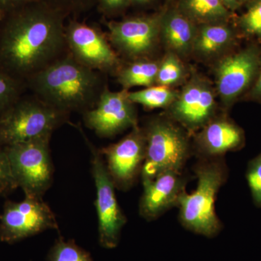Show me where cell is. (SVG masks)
<instances>
[{
  "label": "cell",
  "mask_w": 261,
  "mask_h": 261,
  "mask_svg": "<svg viewBox=\"0 0 261 261\" xmlns=\"http://www.w3.org/2000/svg\"><path fill=\"white\" fill-rule=\"evenodd\" d=\"M64 15L39 1L5 13L0 27V66L25 82L64 56Z\"/></svg>",
  "instance_id": "1"
},
{
  "label": "cell",
  "mask_w": 261,
  "mask_h": 261,
  "mask_svg": "<svg viewBox=\"0 0 261 261\" xmlns=\"http://www.w3.org/2000/svg\"><path fill=\"white\" fill-rule=\"evenodd\" d=\"M102 74L81 64L68 51L25 83L36 97L51 107L83 115L95 107L107 87Z\"/></svg>",
  "instance_id": "2"
},
{
  "label": "cell",
  "mask_w": 261,
  "mask_h": 261,
  "mask_svg": "<svg viewBox=\"0 0 261 261\" xmlns=\"http://www.w3.org/2000/svg\"><path fill=\"white\" fill-rule=\"evenodd\" d=\"M197 179L196 190L180 197L178 221L184 228L207 238H214L224 228L216 212V200L228 177L224 157L197 159L193 167Z\"/></svg>",
  "instance_id": "3"
},
{
  "label": "cell",
  "mask_w": 261,
  "mask_h": 261,
  "mask_svg": "<svg viewBox=\"0 0 261 261\" xmlns=\"http://www.w3.org/2000/svg\"><path fill=\"white\" fill-rule=\"evenodd\" d=\"M146 140L141 178L152 179L167 171H185L193 156L191 135L169 117L150 118L142 127Z\"/></svg>",
  "instance_id": "4"
},
{
  "label": "cell",
  "mask_w": 261,
  "mask_h": 261,
  "mask_svg": "<svg viewBox=\"0 0 261 261\" xmlns=\"http://www.w3.org/2000/svg\"><path fill=\"white\" fill-rule=\"evenodd\" d=\"M63 112L34 97H20L0 117V144L8 146L53 135L69 121Z\"/></svg>",
  "instance_id": "5"
},
{
  "label": "cell",
  "mask_w": 261,
  "mask_h": 261,
  "mask_svg": "<svg viewBox=\"0 0 261 261\" xmlns=\"http://www.w3.org/2000/svg\"><path fill=\"white\" fill-rule=\"evenodd\" d=\"M51 136L6 147L17 185L25 197L42 198L53 181Z\"/></svg>",
  "instance_id": "6"
},
{
  "label": "cell",
  "mask_w": 261,
  "mask_h": 261,
  "mask_svg": "<svg viewBox=\"0 0 261 261\" xmlns=\"http://www.w3.org/2000/svg\"><path fill=\"white\" fill-rule=\"evenodd\" d=\"M91 152V165L96 188L95 206L98 219V235L101 246L113 249L118 246L127 218L117 200L114 183L110 176L104 158L80 129Z\"/></svg>",
  "instance_id": "7"
},
{
  "label": "cell",
  "mask_w": 261,
  "mask_h": 261,
  "mask_svg": "<svg viewBox=\"0 0 261 261\" xmlns=\"http://www.w3.org/2000/svg\"><path fill=\"white\" fill-rule=\"evenodd\" d=\"M58 229L56 216L42 198L25 197L23 201L5 202L0 214V240L13 244L42 233Z\"/></svg>",
  "instance_id": "8"
},
{
  "label": "cell",
  "mask_w": 261,
  "mask_h": 261,
  "mask_svg": "<svg viewBox=\"0 0 261 261\" xmlns=\"http://www.w3.org/2000/svg\"><path fill=\"white\" fill-rule=\"evenodd\" d=\"M65 35L68 53L81 64L102 73L121 68L119 57L99 29L73 20L65 27Z\"/></svg>",
  "instance_id": "9"
},
{
  "label": "cell",
  "mask_w": 261,
  "mask_h": 261,
  "mask_svg": "<svg viewBox=\"0 0 261 261\" xmlns=\"http://www.w3.org/2000/svg\"><path fill=\"white\" fill-rule=\"evenodd\" d=\"M214 92L208 81L194 75L168 108L167 116L190 135H195L218 115Z\"/></svg>",
  "instance_id": "10"
},
{
  "label": "cell",
  "mask_w": 261,
  "mask_h": 261,
  "mask_svg": "<svg viewBox=\"0 0 261 261\" xmlns=\"http://www.w3.org/2000/svg\"><path fill=\"white\" fill-rule=\"evenodd\" d=\"M161 18L156 15L107 22L108 40L130 61L148 58L161 42Z\"/></svg>",
  "instance_id": "11"
},
{
  "label": "cell",
  "mask_w": 261,
  "mask_h": 261,
  "mask_svg": "<svg viewBox=\"0 0 261 261\" xmlns=\"http://www.w3.org/2000/svg\"><path fill=\"white\" fill-rule=\"evenodd\" d=\"M260 51L249 47L221 58L215 68L216 91L225 108L232 106L256 80Z\"/></svg>",
  "instance_id": "12"
},
{
  "label": "cell",
  "mask_w": 261,
  "mask_h": 261,
  "mask_svg": "<svg viewBox=\"0 0 261 261\" xmlns=\"http://www.w3.org/2000/svg\"><path fill=\"white\" fill-rule=\"evenodd\" d=\"M115 187L127 191L141 176L145 162L146 140L142 127L132 128L130 133L116 143L99 149Z\"/></svg>",
  "instance_id": "13"
},
{
  "label": "cell",
  "mask_w": 261,
  "mask_h": 261,
  "mask_svg": "<svg viewBox=\"0 0 261 261\" xmlns=\"http://www.w3.org/2000/svg\"><path fill=\"white\" fill-rule=\"evenodd\" d=\"M128 93L126 89L113 92L106 87L95 107L83 114L87 128L108 138L138 126L135 104Z\"/></svg>",
  "instance_id": "14"
},
{
  "label": "cell",
  "mask_w": 261,
  "mask_h": 261,
  "mask_svg": "<svg viewBox=\"0 0 261 261\" xmlns=\"http://www.w3.org/2000/svg\"><path fill=\"white\" fill-rule=\"evenodd\" d=\"M190 180L185 171H164L152 179L142 178L143 193L139 203L141 217L147 221H154L177 207Z\"/></svg>",
  "instance_id": "15"
},
{
  "label": "cell",
  "mask_w": 261,
  "mask_h": 261,
  "mask_svg": "<svg viewBox=\"0 0 261 261\" xmlns=\"http://www.w3.org/2000/svg\"><path fill=\"white\" fill-rule=\"evenodd\" d=\"M193 136V156L197 159L224 157L228 152L240 150L245 144L243 128L226 116L217 115Z\"/></svg>",
  "instance_id": "16"
},
{
  "label": "cell",
  "mask_w": 261,
  "mask_h": 261,
  "mask_svg": "<svg viewBox=\"0 0 261 261\" xmlns=\"http://www.w3.org/2000/svg\"><path fill=\"white\" fill-rule=\"evenodd\" d=\"M198 25L178 9H170L161 15L160 37L168 51L180 58H186L193 51Z\"/></svg>",
  "instance_id": "17"
},
{
  "label": "cell",
  "mask_w": 261,
  "mask_h": 261,
  "mask_svg": "<svg viewBox=\"0 0 261 261\" xmlns=\"http://www.w3.org/2000/svg\"><path fill=\"white\" fill-rule=\"evenodd\" d=\"M234 40V32L226 23L200 25L192 53L202 58H214L231 47Z\"/></svg>",
  "instance_id": "18"
},
{
  "label": "cell",
  "mask_w": 261,
  "mask_h": 261,
  "mask_svg": "<svg viewBox=\"0 0 261 261\" xmlns=\"http://www.w3.org/2000/svg\"><path fill=\"white\" fill-rule=\"evenodd\" d=\"M177 9L197 25L226 23L231 15L222 0H179Z\"/></svg>",
  "instance_id": "19"
},
{
  "label": "cell",
  "mask_w": 261,
  "mask_h": 261,
  "mask_svg": "<svg viewBox=\"0 0 261 261\" xmlns=\"http://www.w3.org/2000/svg\"><path fill=\"white\" fill-rule=\"evenodd\" d=\"M160 61L144 58L136 60L117 72V80L123 89L135 87H149L156 84Z\"/></svg>",
  "instance_id": "20"
},
{
  "label": "cell",
  "mask_w": 261,
  "mask_h": 261,
  "mask_svg": "<svg viewBox=\"0 0 261 261\" xmlns=\"http://www.w3.org/2000/svg\"><path fill=\"white\" fill-rule=\"evenodd\" d=\"M178 92L172 87L157 85L128 93L132 102L141 105L147 109H168L177 97Z\"/></svg>",
  "instance_id": "21"
},
{
  "label": "cell",
  "mask_w": 261,
  "mask_h": 261,
  "mask_svg": "<svg viewBox=\"0 0 261 261\" xmlns=\"http://www.w3.org/2000/svg\"><path fill=\"white\" fill-rule=\"evenodd\" d=\"M186 75V69L181 58L174 53L168 51L160 61L156 84L172 87L181 83Z\"/></svg>",
  "instance_id": "22"
},
{
  "label": "cell",
  "mask_w": 261,
  "mask_h": 261,
  "mask_svg": "<svg viewBox=\"0 0 261 261\" xmlns=\"http://www.w3.org/2000/svg\"><path fill=\"white\" fill-rule=\"evenodd\" d=\"M25 87L23 81L8 73L0 66V117L21 97Z\"/></svg>",
  "instance_id": "23"
},
{
  "label": "cell",
  "mask_w": 261,
  "mask_h": 261,
  "mask_svg": "<svg viewBox=\"0 0 261 261\" xmlns=\"http://www.w3.org/2000/svg\"><path fill=\"white\" fill-rule=\"evenodd\" d=\"M48 261H93L88 252L79 246L74 240L57 239L47 256Z\"/></svg>",
  "instance_id": "24"
},
{
  "label": "cell",
  "mask_w": 261,
  "mask_h": 261,
  "mask_svg": "<svg viewBox=\"0 0 261 261\" xmlns=\"http://www.w3.org/2000/svg\"><path fill=\"white\" fill-rule=\"evenodd\" d=\"M245 176L252 200L257 207L261 208V152L249 161Z\"/></svg>",
  "instance_id": "25"
},
{
  "label": "cell",
  "mask_w": 261,
  "mask_h": 261,
  "mask_svg": "<svg viewBox=\"0 0 261 261\" xmlns=\"http://www.w3.org/2000/svg\"><path fill=\"white\" fill-rule=\"evenodd\" d=\"M240 27L247 35L261 39V0L254 2L240 18Z\"/></svg>",
  "instance_id": "26"
},
{
  "label": "cell",
  "mask_w": 261,
  "mask_h": 261,
  "mask_svg": "<svg viewBox=\"0 0 261 261\" xmlns=\"http://www.w3.org/2000/svg\"><path fill=\"white\" fill-rule=\"evenodd\" d=\"M13 176L6 147L0 144V195H7L18 188Z\"/></svg>",
  "instance_id": "27"
},
{
  "label": "cell",
  "mask_w": 261,
  "mask_h": 261,
  "mask_svg": "<svg viewBox=\"0 0 261 261\" xmlns=\"http://www.w3.org/2000/svg\"><path fill=\"white\" fill-rule=\"evenodd\" d=\"M53 9L63 13L81 11L92 3V0H38Z\"/></svg>",
  "instance_id": "28"
},
{
  "label": "cell",
  "mask_w": 261,
  "mask_h": 261,
  "mask_svg": "<svg viewBox=\"0 0 261 261\" xmlns=\"http://www.w3.org/2000/svg\"><path fill=\"white\" fill-rule=\"evenodd\" d=\"M103 11L115 13L126 8L130 4V0H97Z\"/></svg>",
  "instance_id": "29"
},
{
  "label": "cell",
  "mask_w": 261,
  "mask_h": 261,
  "mask_svg": "<svg viewBox=\"0 0 261 261\" xmlns=\"http://www.w3.org/2000/svg\"><path fill=\"white\" fill-rule=\"evenodd\" d=\"M35 1L38 0H0V10L6 13L22 5Z\"/></svg>",
  "instance_id": "30"
},
{
  "label": "cell",
  "mask_w": 261,
  "mask_h": 261,
  "mask_svg": "<svg viewBox=\"0 0 261 261\" xmlns=\"http://www.w3.org/2000/svg\"><path fill=\"white\" fill-rule=\"evenodd\" d=\"M250 97L252 99L261 102V63L260 69L254 84H252L251 90H250Z\"/></svg>",
  "instance_id": "31"
},
{
  "label": "cell",
  "mask_w": 261,
  "mask_h": 261,
  "mask_svg": "<svg viewBox=\"0 0 261 261\" xmlns=\"http://www.w3.org/2000/svg\"><path fill=\"white\" fill-rule=\"evenodd\" d=\"M228 10H233L240 4V0H222Z\"/></svg>",
  "instance_id": "32"
},
{
  "label": "cell",
  "mask_w": 261,
  "mask_h": 261,
  "mask_svg": "<svg viewBox=\"0 0 261 261\" xmlns=\"http://www.w3.org/2000/svg\"><path fill=\"white\" fill-rule=\"evenodd\" d=\"M130 4L136 5H146L152 3L154 0H130Z\"/></svg>",
  "instance_id": "33"
},
{
  "label": "cell",
  "mask_w": 261,
  "mask_h": 261,
  "mask_svg": "<svg viewBox=\"0 0 261 261\" xmlns=\"http://www.w3.org/2000/svg\"><path fill=\"white\" fill-rule=\"evenodd\" d=\"M5 15V13L0 10V27H1L2 21H3V18H4Z\"/></svg>",
  "instance_id": "34"
},
{
  "label": "cell",
  "mask_w": 261,
  "mask_h": 261,
  "mask_svg": "<svg viewBox=\"0 0 261 261\" xmlns=\"http://www.w3.org/2000/svg\"><path fill=\"white\" fill-rule=\"evenodd\" d=\"M249 1V0H240V2H246Z\"/></svg>",
  "instance_id": "35"
}]
</instances>
